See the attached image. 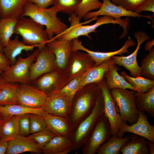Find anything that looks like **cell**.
<instances>
[{
  "instance_id": "1",
  "label": "cell",
  "mask_w": 154,
  "mask_h": 154,
  "mask_svg": "<svg viewBox=\"0 0 154 154\" xmlns=\"http://www.w3.org/2000/svg\"><path fill=\"white\" fill-rule=\"evenodd\" d=\"M100 90L98 84L91 83L83 86L76 92L67 117L72 131L91 113Z\"/></svg>"
},
{
  "instance_id": "2",
  "label": "cell",
  "mask_w": 154,
  "mask_h": 154,
  "mask_svg": "<svg viewBox=\"0 0 154 154\" xmlns=\"http://www.w3.org/2000/svg\"><path fill=\"white\" fill-rule=\"evenodd\" d=\"M59 12V9L56 6L43 9L27 1L25 5L22 17H30L45 26L49 40L57 37L68 28L67 26L57 17Z\"/></svg>"
},
{
  "instance_id": "3",
  "label": "cell",
  "mask_w": 154,
  "mask_h": 154,
  "mask_svg": "<svg viewBox=\"0 0 154 154\" xmlns=\"http://www.w3.org/2000/svg\"><path fill=\"white\" fill-rule=\"evenodd\" d=\"M104 112V100L100 90L91 113L72 131L70 138L73 144V151L77 152L84 145Z\"/></svg>"
},
{
  "instance_id": "4",
  "label": "cell",
  "mask_w": 154,
  "mask_h": 154,
  "mask_svg": "<svg viewBox=\"0 0 154 154\" xmlns=\"http://www.w3.org/2000/svg\"><path fill=\"white\" fill-rule=\"evenodd\" d=\"M14 34L20 36L25 44L38 45L39 48L46 45L49 40L44 26L26 17H22L17 20Z\"/></svg>"
},
{
  "instance_id": "5",
  "label": "cell",
  "mask_w": 154,
  "mask_h": 154,
  "mask_svg": "<svg viewBox=\"0 0 154 154\" xmlns=\"http://www.w3.org/2000/svg\"><path fill=\"white\" fill-rule=\"evenodd\" d=\"M110 91L117 106L123 121L127 122L130 125L135 123L139 116V110L135 101V91L119 88H114Z\"/></svg>"
},
{
  "instance_id": "6",
  "label": "cell",
  "mask_w": 154,
  "mask_h": 154,
  "mask_svg": "<svg viewBox=\"0 0 154 154\" xmlns=\"http://www.w3.org/2000/svg\"><path fill=\"white\" fill-rule=\"evenodd\" d=\"M39 49L35 50L27 57L18 56L16 62L3 71L1 75L6 83L30 84L29 70Z\"/></svg>"
},
{
  "instance_id": "7",
  "label": "cell",
  "mask_w": 154,
  "mask_h": 154,
  "mask_svg": "<svg viewBox=\"0 0 154 154\" xmlns=\"http://www.w3.org/2000/svg\"><path fill=\"white\" fill-rule=\"evenodd\" d=\"M112 135L110 124L104 113L98 120L90 137L81 148L82 154L97 153L100 147Z\"/></svg>"
},
{
  "instance_id": "8",
  "label": "cell",
  "mask_w": 154,
  "mask_h": 154,
  "mask_svg": "<svg viewBox=\"0 0 154 154\" xmlns=\"http://www.w3.org/2000/svg\"><path fill=\"white\" fill-rule=\"evenodd\" d=\"M68 20L71 24L70 27L67 28L56 38L72 40L82 36H85L89 38V34L94 32L98 27L103 25L112 23L113 21L111 17L106 16L98 18L94 24L90 25H82L80 23V21L78 18L74 15L70 16Z\"/></svg>"
},
{
  "instance_id": "9",
  "label": "cell",
  "mask_w": 154,
  "mask_h": 154,
  "mask_svg": "<svg viewBox=\"0 0 154 154\" xmlns=\"http://www.w3.org/2000/svg\"><path fill=\"white\" fill-rule=\"evenodd\" d=\"M39 48L36 61L32 63L30 68L29 79L31 83H33L42 75L59 68L54 54L46 44Z\"/></svg>"
},
{
  "instance_id": "10",
  "label": "cell",
  "mask_w": 154,
  "mask_h": 154,
  "mask_svg": "<svg viewBox=\"0 0 154 154\" xmlns=\"http://www.w3.org/2000/svg\"><path fill=\"white\" fill-rule=\"evenodd\" d=\"M101 90L104 100V114L110 125L112 135L117 136L123 123L116 103L108 89L104 78L98 84Z\"/></svg>"
},
{
  "instance_id": "11",
  "label": "cell",
  "mask_w": 154,
  "mask_h": 154,
  "mask_svg": "<svg viewBox=\"0 0 154 154\" xmlns=\"http://www.w3.org/2000/svg\"><path fill=\"white\" fill-rule=\"evenodd\" d=\"M69 82L64 70L58 68L42 75L33 83L48 95L57 93Z\"/></svg>"
},
{
  "instance_id": "12",
  "label": "cell",
  "mask_w": 154,
  "mask_h": 154,
  "mask_svg": "<svg viewBox=\"0 0 154 154\" xmlns=\"http://www.w3.org/2000/svg\"><path fill=\"white\" fill-rule=\"evenodd\" d=\"M95 65V62L86 52L72 51L64 71L70 81Z\"/></svg>"
},
{
  "instance_id": "13",
  "label": "cell",
  "mask_w": 154,
  "mask_h": 154,
  "mask_svg": "<svg viewBox=\"0 0 154 154\" xmlns=\"http://www.w3.org/2000/svg\"><path fill=\"white\" fill-rule=\"evenodd\" d=\"M31 84H18V104L33 108L42 107L45 103L47 95Z\"/></svg>"
},
{
  "instance_id": "14",
  "label": "cell",
  "mask_w": 154,
  "mask_h": 154,
  "mask_svg": "<svg viewBox=\"0 0 154 154\" xmlns=\"http://www.w3.org/2000/svg\"><path fill=\"white\" fill-rule=\"evenodd\" d=\"M147 116L145 112L139 110V116L137 121L130 125L123 121L117 136L123 137L125 133L128 132L143 137L154 143V125L150 123Z\"/></svg>"
},
{
  "instance_id": "15",
  "label": "cell",
  "mask_w": 154,
  "mask_h": 154,
  "mask_svg": "<svg viewBox=\"0 0 154 154\" xmlns=\"http://www.w3.org/2000/svg\"><path fill=\"white\" fill-rule=\"evenodd\" d=\"M134 37L136 38L137 45L134 51L127 56H114L112 57L116 64L122 66L128 70L132 77H136L141 76V68L138 65L137 56L141 45L144 42L150 39V37L143 31H138L134 33Z\"/></svg>"
},
{
  "instance_id": "16",
  "label": "cell",
  "mask_w": 154,
  "mask_h": 154,
  "mask_svg": "<svg viewBox=\"0 0 154 154\" xmlns=\"http://www.w3.org/2000/svg\"><path fill=\"white\" fill-rule=\"evenodd\" d=\"M102 1V5L98 11L88 13L84 17L83 19L88 20L100 16H110L116 20L120 19L122 17L139 18L143 17L152 19L150 16L141 15L135 12L127 10L120 6L114 4L110 0Z\"/></svg>"
},
{
  "instance_id": "17",
  "label": "cell",
  "mask_w": 154,
  "mask_h": 154,
  "mask_svg": "<svg viewBox=\"0 0 154 154\" xmlns=\"http://www.w3.org/2000/svg\"><path fill=\"white\" fill-rule=\"evenodd\" d=\"M73 97L54 93L47 95L43 111L67 119Z\"/></svg>"
},
{
  "instance_id": "18",
  "label": "cell",
  "mask_w": 154,
  "mask_h": 154,
  "mask_svg": "<svg viewBox=\"0 0 154 154\" xmlns=\"http://www.w3.org/2000/svg\"><path fill=\"white\" fill-rule=\"evenodd\" d=\"M72 42V50H80L86 52L94 61L95 65H100L114 56L121 55L123 53H129L128 48L136 44L135 42L129 37L123 46L119 49L114 51L102 52L92 51L82 45L77 38L73 39Z\"/></svg>"
},
{
  "instance_id": "19",
  "label": "cell",
  "mask_w": 154,
  "mask_h": 154,
  "mask_svg": "<svg viewBox=\"0 0 154 154\" xmlns=\"http://www.w3.org/2000/svg\"><path fill=\"white\" fill-rule=\"evenodd\" d=\"M46 45L54 54L58 68L64 70L72 51V40L53 38Z\"/></svg>"
},
{
  "instance_id": "20",
  "label": "cell",
  "mask_w": 154,
  "mask_h": 154,
  "mask_svg": "<svg viewBox=\"0 0 154 154\" xmlns=\"http://www.w3.org/2000/svg\"><path fill=\"white\" fill-rule=\"evenodd\" d=\"M114 59L111 58L98 65L89 69L82 75L79 83V89L87 84H98L104 78L105 73L114 65Z\"/></svg>"
},
{
  "instance_id": "21",
  "label": "cell",
  "mask_w": 154,
  "mask_h": 154,
  "mask_svg": "<svg viewBox=\"0 0 154 154\" xmlns=\"http://www.w3.org/2000/svg\"><path fill=\"white\" fill-rule=\"evenodd\" d=\"M39 154L41 149L37 143L28 136L19 135L8 141L6 154H18L25 152Z\"/></svg>"
},
{
  "instance_id": "22",
  "label": "cell",
  "mask_w": 154,
  "mask_h": 154,
  "mask_svg": "<svg viewBox=\"0 0 154 154\" xmlns=\"http://www.w3.org/2000/svg\"><path fill=\"white\" fill-rule=\"evenodd\" d=\"M41 115L45 121L47 129L56 135L70 137L72 130L67 119L44 111Z\"/></svg>"
},
{
  "instance_id": "23",
  "label": "cell",
  "mask_w": 154,
  "mask_h": 154,
  "mask_svg": "<svg viewBox=\"0 0 154 154\" xmlns=\"http://www.w3.org/2000/svg\"><path fill=\"white\" fill-rule=\"evenodd\" d=\"M73 144L69 137L56 135L41 149L44 154H67L73 151Z\"/></svg>"
},
{
  "instance_id": "24",
  "label": "cell",
  "mask_w": 154,
  "mask_h": 154,
  "mask_svg": "<svg viewBox=\"0 0 154 154\" xmlns=\"http://www.w3.org/2000/svg\"><path fill=\"white\" fill-rule=\"evenodd\" d=\"M36 47L39 48L40 46L38 45H26L19 39L18 35H17L13 39L10 40L6 46L2 48V51L10 65H12L16 62L17 57L23 51H31Z\"/></svg>"
},
{
  "instance_id": "25",
  "label": "cell",
  "mask_w": 154,
  "mask_h": 154,
  "mask_svg": "<svg viewBox=\"0 0 154 154\" xmlns=\"http://www.w3.org/2000/svg\"><path fill=\"white\" fill-rule=\"evenodd\" d=\"M28 0H0V18L19 19Z\"/></svg>"
},
{
  "instance_id": "26",
  "label": "cell",
  "mask_w": 154,
  "mask_h": 154,
  "mask_svg": "<svg viewBox=\"0 0 154 154\" xmlns=\"http://www.w3.org/2000/svg\"><path fill=\"white\" fill-rule=\"evenodd\" d=\"M119 67L115 64L105 73L104 77L106 84L110 90L114 88L129 89L137 92L136 89L118 73Z\"/></svg>"
},
{
  "instance_id": "27",
  "label": "cell",
  "mask_w": 154,
  "mask_h": 154,
  "mask_svg": "<svg viewBox=\"0 0 154 154\" xmlns=\"http://www.w3.org/2000/svg\"><path fill=\"white\" fill-rule=\"evenodd\" d=\"M120 152L122 154H150L147 139L132 133L121 149Z\"/></svg>"
},
{
  "instance_id": "28",
  "label": "cell",
  "mask_w": 154,
  "mask_h": 154,
  "mask_svg": "<svg viewBox=\"0 0 154 154\" xmlns=\"http://www.w3.org/2000/svg\"><path fill=\"white\" fill-rule=\"evenodd\" d=\"M19 117L20 116H14L4 118L0 125V140L8 141L21 135Z\"/></svg>"
},
{
  "instance_id": "29",
  "label": "cell",
  "mask_w": 154,
  "mask_h": 154,
  "mask_svg": "<svg viewBox=\"0 0 154 154\" xmlns=\"http://www.w3.org/2000/svg\"><path fill=\"white\" fill-rule=\"evenodd\" d=\"M43 112L42 107L31 108L18 104L0 106V114L4 118L31 114L42 115Z\"/></svg>"
},
{
  "instance_id": "30",
  "label": "cell",
  "mask_w": 154,
  "mask_h": 154,
  "mask_svg": "<svg viewBox=\"0 0 154 154\" xmlns=\"http://www.w3.org/2000/svg\"><path fill=\"white\" fill-rule=\"evenodd\" d=\"M135 101L139 110L147 112L154 116V87L144 93L135 91Z\"/></svg>"
},
{
  "instance_id": "31",
  "label": "cell",
  "mask_w": 154,
  "mask_h": 154,
  "mask_svg": "<svg viewBox=\"0 0 154 154\" xmlns=\"http://www.w3.org/2000/svg\"><path fill=\"white\" fill-rule=\"evenodd\" d=\"M129 136L119 137L112 135L109 139L99 148L98 154H119L124 144L129 139Z\"/></svg>"
},
{
  "instance_id": "32",
  "label": "cell",
  "mask_w": 154,
  "mask_h": 154,
  "mask_svg": "<svg viewBox=\"0 0 154 154\" xmlns=\"http://www.w3.org/2000/svg\"><path fill=\"white\" fill-rule=\"evenodd\" d=\"M18 20L0 18V46L2 48L6 46L14 34L15 27Z\"/></svg>"
},
{
  "instance_id": "33",
  "label": "cell",
  "mask_w": 154,
  "mask_h": 154,
  "mask_svg": "<svg viewBox=\"0 0 154 154\" xmlns=\"http://www.w3.org/2000/svg\"><path fill=\"white\" fill-rule=\"evenodd\" d=\"M120 75L131 86L135 88L138 92H145L154 87V80L141 76L136 77H131L124 71L121 72Z\"/></svg>"
},
{
  "instance_id": "34",
  "label": "cell",
  "mask_w": 154,
  "mask_h": 154,
  "mask_svg": "<svg viewBox=\"0 0 154 154\" xmlns=\"http://www.w3.org/2000/svg\"><path fill=\"white\" fill-rule=\"evenodd\" d=\"M16 83H6L0 90V106L17 104V90Z\"/></svg>"
},
{
  "instance_id": "35",
  "label": "cell",
  "mask_w": 154,
  "mask_h": 154,
  "mask_svg": "<svg viewBox=\"0 0 154 154\" xmlns=\"http://www.w3.org/2000/svg\"><path fill=\"white\" fill-rule=\"evenodd\" d=\"M141 75L150 80H154V48H152L142 60L141 63Z\"/></svg>"
},
{
  "instance_id": "36",
  "label": "cell",
  "mask_w": 154,
  "mask_h": 154,
  "mask_svg": "<svg viewBox=\"0 0 154 154\" xmlns=\"http://www.w3.org/2000/svg\"><path fill=\"white\" fill-rule=\"evenodd\" d=\"M102 4L98 0H81L74 14L80 21L91 11L99 9Z\"/></svg>"
},
{
  "instance_id": "37",
  "label": "cell",
  "mask_w": 154,
  "mask_h": 154,
  "mask_svg": "<svg viewBox=\"0 0 154 154\" xmlns=\"http://www.w3.org/2000/svg\"><path fill=\"white\" fill-rule=\"evenodd\" d=\"M81 0H54L52 5L58 7L59 12L70 15L74 13Z\"/></svg>"
},
{
  "instance_id": "38",
  "label": "cell",
  "mask_w": 154,
  "mask_h": 154,
  "mask_svg": "<svg viewBox=\"0 0 154 154\" xmlns=\"http://www.w3.org/2000/svg\"><path fill=\"white\" fill-rule=\"evenodd\" d=\"M29 118L30 133H34L47 128L46 122L42 115L37 114H30Z\"/></svg>"
},
{
  "instance_id": "39",
  "label": "cell",
  "mask_w": 154,
  "mask_h": 154,
  "mask_svg": "<svg viewBox=\"0 0 154 154\" xmlns=\"http://www.w3.org/2000/svg\"><path fill=\"white\" fill-rule=\"evenodd\" d=\"M56 135L46 128L43 130L32 134L28 137L35 141L41 149Z\"/></svg>"
},
{
  "instance_id": "40",
  "label": "cell",
  "mask_w": 154,
  "mask_h": 154,
  "mask_svg": "<svg viewBox=\"0 0 154 154\" xmlns=\"http://www.w3.org/2000/svg\"><path fill=\"white\" fill-rule=\"evenodd\" d=\"M82 75L71 80L62 88L55 93L73 97L76 92L80 88L79 83Z\"/></svg>"
},
{
  "instance_id": "41",
  "label": "cell",
  "mask_w": 154,
  "mask_h": 154,
  "mask_svg": "<svg viewBox=\"0 0 154 154\" xmlns=\"http://www.w3.org/2000/svg\"><path fill=\"white\" fill-rule=\"evenodd\" d=\"M146 0H119L117 5L126 10L135 12Z\"/></svg>"
},
{
  "instance_id": "42",
  "label": "cell",
  "mask_w": 154,
  "mask_h": 154,
  "mask_svg": "<svg viewBox=\"0 0 154 154\" xmlns=\"http://www.w3.org/2000/svg\"><path fill=\"white\" fill-rule=\"evenodd\" d=\"M30 114L20 116L19 126L21 135L26 136L30 133Z\"/></svg>"
},
{
  "instance_id": "43",
  "label": "cell",
  "mask_w": 154,
  "mask_h": 154,
  "mask_svg": "<svg viewBox=\"0 0 154 154\" xmlns=\"http://www.w3.org/2000/svg\"><path fill=\"white\" fill-rule=\"evenodd\" d=\"M145 11L154 12V0H146L135 12L140 14L141 12Z\"/></svg>"
},
{
  "instance_id": "44",
  "label": "cell",
  "mask_w": 154,
  "mask_h": 154,
  "mask_svg": "<svg viewBox=\"0 0 154 154\" xmlns=\"http://www.w3.org/2000/svg\"><path fill=\"white\" fill-rule=\"evenodd\" d=\"M54 0H28L38 7L43 9L48 8L52 5Z\"/></svg>"
},
{
  "instance_id": "45",
  "label": "cell",
  "mask_w": 154,
  "mask_h": 154,
  "mask_svg": "<svg viewBox=\"0 0 154 154\" xmlns=\"http://www.w3.org/2000/svg\"><path fill=\"white\" fill-rule=\"evenodd\" d=\"M10 66L8 60L5 55L0 51V70L3 71Z\"/></svg>"
},
{
  "instance_id": "46",
  "label": "cell",
  "mask_w": 154,
  "mask_h": 154,
  "mask_svg": "<svg viewBox=\"0 0 154 154\" xmlns=\"http://www.w3.org/2000/svg\"><path fill=\"white\" fill-rule=\"evenodd\" d=\"M8 145V141L0 140V154H6Z\"/></svg>"
},
{
  "instance_id": "47",
  "label": "cell",
  "mask_w": 154,
  "mask_h": 154,
  "mask_svg": "<svg viewBox=\"0 0 154 154\" xmlns=\"http://www.w3.org/2000/svg\"><path fill=\"white\" fill-rule=\"evenodd\" d=\"M147 145L149 150L150 154H154V143L147 140Z\"/></svg>"
},
{
  "instance_id": "48",
  "label": "cell",
  "mask_w": 154,
  "mask_h": 154,
  "mask_svg": "<svg viewBox=\"0 0 154 154\" xmlns=\"http://www.w3.org/2000/svg\"><path fill=\"white\" fill-rule=\"evenodd\" d=\"M154 44V40L147 41L145 45V50H146L149 51L152 48Z\"/></svg>"
},
{
  "instance_id": "49",
  "label": "cell",
  "mask_w": 154,
  "mask_h": 154,
  "mask_svg": "<svg viewBox=\"0 0 154 154\" xmlns=\"http://www.w3.org/2000/svg\"><path fill=\"white\" fill-rule=\"evenodd\" d=\"M6 83L1 74L0 75V90L4 87Z\"/></svg>"
},
{
  "instance_id": "50",
  "label": "cell",
  "mask_w": 154,
  "mask_h": 154,
  "mask_svg": "<svg viewBox=\"0 0 154 154\" xmlns=\"http://www.w3.org/2000/svg\"><path fill=\"white\" fill-rule=\"evenodd\" d=\"M112 2L114 4L118 5L119 2V0H111Z\"/></svg>"
},
{
  "instance_id": "51",
  "label": "cell",
  "mask_w": 154,
  "mask_h": 154,
  "mask_svg": "<svg viewBox=\"0 0 154 154\" xmlns=\"http://www.w3.org/2000/svg\"><path fill=\"white\" fill-rule=\"evenodd\" d=\"M4 118L0 114V125L3 122Z\"/></svg>"
},
{
  "instance_id": "52",
  "label": "cell",
  "mask_w": 154,
  "mask_h": 154,
  "mask_svg": "<svg viewBox=\"0 0 154 154\" xmlns=\"http://www.w3.org/2000/svg\"><path fill=\"white\" fill-rule=\"evenodd\" d=\"M0 51L2 53H3V51H2V48L1 47V46H0Z\"/></svg>"
},
{
  "instance_id": "53",
  "label": "cell",
  "mask_w": 154,
  "mask_h": 154,
  "mask_svg": "<svg viewBox=\"0 0 154 154\" xmlns=\"http://www.w3.org/2000/svg\"><path fill=\"white\" fill-rule=\"evenodd\" d=\"M3 72V71L1 70H0V75H1L2 72Z\"/></svg>"
}]
</instances>
